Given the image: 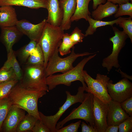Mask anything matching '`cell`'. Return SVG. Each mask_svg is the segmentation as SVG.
Wrapping results in <instances>:
<instances>
[{
	"label": "cell",
	"instance_id": "5b68a950",
	"mask_svg": "<svg viewBox=\"0 0 132 132\" xmlns=\"http://www.w3.org/2000/svg\"><path fill=\"white\" fill-rule=\"evenodd\" d=\"M72 48L70 54L64 58H61L59 56L58 48L55 51L50 57L45 68L46 77L57 72L63 73L66 72L73 67V63L78 57L96 53L85 52L76 53L74 47Z\"/></svg>",
	"mask_w": 132,
	"mask_h": 132
},
{
	"label": "cell",
	"instance_id": "4dcf8cb0",
	"mask_svg": "<svg viewBox=\"0 0 132 132\" xmlns=\"http://www.w3.org/2000/svg\"><path fill=\"white\" fill-rule=\"evenodd\" d=\"M15 80H18L15 72L12 68L0 70V84Z\"/></svg>",
	"mask_w": 132,
	"mask_h": 132
},
{
	"label": "cell",
	"instance_id": "8fae6325",
	"mask_svg": "<svg viewBox=\"0 0 132 132\" xmlns=\"http://www.w3.org/2000/svg\"><path fill=\"white\" fill-rule=\"evenodd\" d=\"M108 104L93 96V113L94 128L98 132H105L108 126L107 117Z\"/></svg>",
	"mask_w": 132,
	"mask_h": 132
},
{
	"label": "cell",
	"instance_id": "52a82bcc",
	"mask_svg": "<svg viewBox=\"0 0 132 132\" xmlns=\"http://www.w3.org/2000/svg\"><path fill=\"white\" fill-rule=\"evenodd\" d=\"M93 95L89 92L86 93L85 98L81 104L74 108L67 116L57 123L56 128L58 129L62 127L67 122L72 120L79 119L85 121L94 127V123L93 113Z\"/></svg>",
	"mask_w": 132,
	"mask_h": 132
},
{
	"label": "cell",
	"instance_id": "e575fe53",
	"mask_svg": "<svg viewBox=\"0 0 132 132\" xmlns=\"http://www.w3.org/2000/svg\"><path fill=\"white\" fill-rule=\"evenodd\" d=\"M81 122L79 120L75 123H72L64 127L56 129V132H77Z\"/></svg>",
	"mask_w": 132,
	"mask_h": 132
},
{
	"label": "cell",
	"instance_id": "60d3db41",
	"mask_svg": "<svg viewBox=\"0 0 132 132\" xmlns=\"http://www.w3.org/2000/svg\"><path fill=\"white\" fill-rule=\"evenodd\" d=\"M108 1L114 4H121L129 2L130 0H107Z\"/></svg>",
	"mask_w": 132,
	"mask_h": 132
},
{
	"label": "cell",
	"instance_id": "b9f144b4",
	"mask_svg": "<svg viewBox=\"0 0 132 132\" xmlns=\"http://www.w3.org/2000/svg\"><path fill=\"white\" fill-rule=\"evenodd\" d=\"M119 70L120 71V73L121 74V77H123L125 78H126L128 79H129L130 80H132V76H129L125 73H124L122 72L120 69Z\"/></svg>",
	"mask_w": 132,
	"mask_h": 132
},
{
	"label": "cell",
	"instance_id": "603a6c76",
	"mask_svg": "<svg viewBox=\"0 0 132 132\" xmlns=\"http://www.w3.org/2000/svg\"><path fill=\"white\" fill-rule=\"evenodd\" d=\"M7 59L0 70H5L12 68L15 71L17 79L19 81L21 78L22 70L17 59L15 51L12 50L7 53Z\"/></svg>",
	"mask_w": 132,
	"mask_h": 132
},
{
	"label": "cell",
	"instance_id": "74e56055",
	"mask_svg": "<svg viewBox=\"0 0 132 132\" xmlns=\"http://www.w3.org/2000/svg\"><path fill=\"white\" fill-rule=\"evenodd\" d=\"M82 132H98L97 130L92 126L87 125L84 122L81 124Z\"/></svg>",
	"mask_w": 132,
	"mask_h": 132
},
{
	"label": "cell",
	"instance_id": "d4e9b609",
	"mask_svg": "<svg viewBox=\"0 0 132 132\" xmlns=\"http://www.w3.org/2000/svg\"><path fill=\"white\" fill-rule=\"evenodd\" d=\"M38 43L33 40H31L27 44L22 47L15 52L20 62L24 64L27 61L31 52L36 47Z\"/></svg>",
	"mask_w": 132,
	"mask_h": 132
},
{
	"label": "cell",
	"instance_id": "83f0119b",
	"mask_svg": "<svg viewBox=\"0 0 132 132\" xmlns=\"http://www.w3.org/2000/svg\"><path fill=\"white\" fill-rule=\"evenodd\" d=\"M12 105L11 101L8 97L0 99V132H1L3 123Z\"/></svg>",
	"mask_w": 132,
	"mask_h": 132
},
{
	"label": "cell",
	"instance_id": "d6986e66",
	"mask_svg": "<svg viewBox=\"0 0 132 132\" xmlns=\"http://www.w3.org/2000/svg\"><path fill=\"white\" fill-rule=\"evenodd\" d=\"M119 5L107 1L104 4L99 5L91 13L94 19L101 20L103 18L115 14L117 11Z\"/></svg>",
	"mask_w": 132,
	"mask_h": 132
},
{
	"label": "cell",
	"instance_id": "d590c367",
	"mask_svg": "<svg viewBox=\"0 0 132 132\" xmlns=\"http://www.w3.org/2000/svg\"><path fill=\"white\" fill-rule=\"evenodd\" d=\"M122 109L129 116L132 117V96L120 103Z\"/></svg>",
	"mask_w": 132,
	"mask_h": 132
},
{
	"label": "cell",
	"instance_id": "1f68e13d",
	"mask_svg": "<svg viewBox=\"0 0 132 132\" xmlns=\"http://www.w3.org/2000/svg\"><path fill=\"white\" fill-rule=\"evenodd\" d=\"M130 17L119 22L117 25L122 28L123 31L128 35L132 42V20Z\"/></svg>",
	"mask_w": 132,
	"mask_h": 132
},
{
	"label": "cell",
	"instance_id": "7402d4cb",
	"mask_svg": "<svg viewBox=\"0 0 132 132\" xmlns=\"http://www.w3.org/2000/svg\"><path fill=\"white\" fill-rule=\"evenodd\" d=\"M91 0H77L76 10L71 19L72 22L82 19L87 21V18L91 15L88 9V5Z\"/></svg>",
	"mask_w": 132,
	"mask_h": 132
},
{
	"label": "cell",
	"instance_id": "9a60e30c",
	"mask_svg": "<svg viewBox=\"0 0 132 132\" xmlns=\"http://www.w3.org/2000/svg\"><path fill=\"white\" fill-rule=\"evenodd\" d=\"M0 28V39L8 53L13 50V45L20 40L23 34L16 25Z\"/></svg>",
	"mask_w": 132,
	"mask_h": 132
},
{
	"label": "cell",
	"instance_id": "2e32d148",
	"mask_svg": "<svg viewBox=\"0 0 132 132\" xmlns=\"http://www.w3.org/2000/svg\"><path fill=\"white\" fill-rule=\"evenodd\" d=\"M59 2L63 12L60 26L63 31L67 30L71 27V19L76 10L77 0H60Z\"/></svg>",
	"mask_w": 132,
	"mask_h": 132
},
{
	"label": "cell",
	"instance_id": "ffe728a7",
	"mask_svg": "<svg viewBox=\"0 0 132 132\" xmlns=\"http://www.w3.org/2000/svg\"><path fill=\"white\" fill-rule=\"evenodd\" d=\"M47 0H0V6H22L33 9L46 8Z\"/></svg>",
	"mask_w": 132,
	"mask_h": 132
},
{
	"label": "cell",
	"instance_id": "d6a6232c",
	"mask_svg": "<svg viewBox=\"0 0 132 132\" xmlns=\"http://www.w3.org/2000/svg\"><path fill=\"white\" fill-rule=\"evenodd\" d=\"M70 37L71 40L76 44L82 42L85 36L81 30L76 27L70 34Z\"/></svg>",
	"mask_w": 132,
	"mask_h": 132
},
{
	"label": "cell",
	"instance_id": "f1b7e54d",
	"mask_svg": "<svg viewBox=\"0 0 132 132\" xmlns=\"http://www.w3.org/2000/svg\"><path fill=\"white\" fill-rule=\"evenodd\" d=\"M15 80L0 84V99L8 97L11 90L19 82Z\"/></svg>",
	"mask_w": 132,
	"mask_h": 132
},
{
	"label": "cell",
	"instance_id": "30bf717a",
	"mask_svg": "<svg viewBox=\"0 0 132 132\" xmlns=\"http://www.w3.org/2000/svg\"><path fill=\"white\" fill-rule=\"evenodd\" d=\"M107 91L112 100L120 103L132 96V83L124 78L115 84L109 80L107 85Z\"/></svg>",
	"mask_w": 132,
	"mask_h": 132
},
{
	"label": "cell",
	"instance_id": "f35d334b",
	"mask_svg": "<svg viewBox=\"0 0 132 132\" xmlns=\"http://www.w3.org/2000/svg\"><path fill=\"white\" fill-rule=\"evenodd\" d=\"M118 125H108L105 132H118Z\"/></svg>",
	"mask_w": 132,
	"mask_h": 132
},
{
	"label": "cell",
	"instance_id": "4fadbf2b",
	"mask_svg": "<svg viewBox=\"0 0 132 132\" xmlns=\"http://www.w3.org/2000/svg\"><path fill=\"white\" fill-rule=\"evenodd\" d=\"M25 111L18 106L12 105L3 123L1 132H16L18 125L25 115Z\"/></svg>",
	"mask_w": 132,
	"mask_h": 132
},
{
	"label": "cell",
	"instance_id": "277c9868",
	"mask_svg": "<svg viewBox=\"0 0 132 132\" xmlns=\"http://www.w3.org/2000/svg\"><path fill=\"white\" fill-rule=\"evenodd\" d=\"M25 65L22 77L19 81L20 85L27 89L48 92L44 66Z\"/></svg>",
	"mask_w": 132,
	"mask_h": 132
},
{
	"label": "cell",
	"instance_id": "44dd1931",
	"mask_svg": "<svg viewBox=\"0 0 132 132\" xmlns=\"http://www.w3.org/2000/svg\"><path fill=\"white\" fill-rule=\"evenodd\" d=\"M127 18L120 17L116 20L109 21H104L101 20H97L91 18L90 16L87 18V21L89 24V26L85 32V37L93 34L96 31L97 29L99 27L106 25H110L112 27L116 24L121 21Z\"/></svg>",
	"mask_w": 132,
	"mask_h": 132
},
{
	"label": "cell",
	"instance_id": "4316f807",
	"mask_svg": "<svg viewBox=\"0 0 132 132\" xmlns=\"http://www.w3.org/2000/svg\"><path fill=\"white\" fill-rule=\"evenodd\" d=\"M70 34L64 33L61 43L58 48L59 52L61 55H66L71 53V49L76 44L71 39Z\"/></svg>",
	"mask_w": 132,
	"mask_h": 132
},
{
	"label": "cell",
	"instance_id": "e0dca14e",
	"mask_svg": "<svg viewBox=\"0 0 132 132\" xmlns=\"http://www.w3.org/2000/svg\"><path fill=\"white\" fill-rule=\"evenodd\" d=\"M46 9L48 11L47 22L55 26H60L63 12L58 0H47Z\"/></svg>",
	"mask_w": 132,
	"mask_h": 132
},
{
	"label": "cell",
	"instance_id": "484cf974",
	"mask_svg": "<svg viewBox=\"0 0 132 132\" xmlns=\"http://www.w3.org/2000/svg\"><path fill=\"white\" fill-rule=\"evenodd\" d=\"M38 119L27 113L25 115L18 125L16 132H32Z\"/></svg>",
	"mask_w": 132,
	"mask_h": 132
},
{
	"label": "cell",
	"instance_id": "ee69618b",
	"mask_svg": "<svg viewBox=\"0 0 132 132\" xmlns=\"http://www.w3.org/2000/svg\"><path fill=\"white\" fill-rule=\"evenodd\" d=\"M130 0V1L131 2H132V0Z\"/></svg>",
	"mask_w": 132,
	"mask_h": 132
},
{
	"label": "cell",
	"instance_id": "cb8c5ba5",
	"mask_svg": "<svg viewBox=\"0 0 132 132\" xmlns=\"http://www.w3.org/2000/svg\"><path fill=\"white\" fill-rule=\"evenodd\" d=\"M44 61L43 53L40 46L38 43L36 47L31 52L24 64L33 66H44Z\"/></svg>",
	"mask_w": 132,
	"mask_h": 132
},
{
	"label": "cell",
	"instance_id": "7c38bea8",
	"mask_svg": "<svg viewBox=\"0 0 132 132\" xmlns=\"http://www.w3.org/2000/svg\"><path fill=\"white\" fill-rule=\"evenodd\" d=\"M47 22L46 19H44L37 24H34L25 19L18 21L16 26L22 33L28 36L31 40L39 42Z\"/></svg>",
	"mask_w": 132,
	"mask_h": 132
},
{
	"label": "cell",
	"instance_id": "9c48e42d",
	"mask_svg": "<svg viewBox=\"0 0 132 132\" xmlns=\"http://www.w3.org/2000/svg\"><path fill=\"white\" fill-rule=\"evenodd\" d=\"M114 35L109 38L113 44L112 51L111 54L104 58L102 66L106 68L108 72L113 67L118 68L120 67L119 63L118 57L122 48L125 44V41L128 37V35L123 31H120L115 27H112Z\"/></svg>",
	"mask_w": 132,
	"mask_h": 132
},
{
	"label": "cell",
	"instance_id": "8d00e7d4",
	"mask_svg": "<svg viewBox=\"0 0 132 132\" xmlns=\"http://www.w3.org/2000/svg\"><path fill=\"white\" fill-rule=\"evenodd\" d=\"M32 132H51V131L40 120H37L32 130Z\"/></svg>",
	"mask_w": 132,
	"mask_h": 132
},
{
	"label": "cell",
	"instance_id": "8992f818",
	"mask_svg": "<svg viewBox=\"0 0 132 132\" xmlns=\"http://www.w3.org/2000/svg\"><path fill=\"white\" fill-rule=\"evenodd\" d=\"M85 88L82 86L79 87L77 94L72 95L69 91H66V99L63 105L59 108L58 111L53 115L46 116L39 111L40 120L49 129L51 132H56V126L57 122L65 112L71 106L77 102L82 103L86 95L84 93Z\"/></svg>",
	"mask_w": 132,
	"mask_h": 132
},
{
	"label": "cell",
	"instance_id": "ab89813d",
	"mask_svg": "<svg viewBox=\"0 0 132 132\" xmlns=\"http://www.w3.org/2000/svg\"><path fill=\"white\" fill-rule=\"evenodd\" d=\"M93 3L92 5L93 9L95 10L99 4H104L106 2L107 0H93Z\"/></svg>",
	"mask_w": 132,
	"mask_h": 132
},
{
	"label": "cell",
	"instance_id": "836d02e7",
	"mask_svg": "<svg viewBox=\"0 0 132 132\" xmlns=\"http://www.w3.org/2000/svg\"><path fill=\"white\" fill-rule=\"evenodd\" d=\"M119 132H132V117H130L119 125Z\"/></svg>",
	"mask_w": 132,
	"mask_h": 132
},
{
	"label": "cell",
	"instance_id": "3957f363",
	"mask_svg": "<svg viewBox=\"0 0 132 132\" xmlns=\"http://www.w3.org/2000/svg\"><path fill=\"white\" fill-rule=\"evenodd\" d=\"M64 33L60 26H55L46 22L38 42L44 53L45 68L50 57L58 48Z\"/></svg>",
	"mask_w": 132,
	"mask_h": 132
},
{
	"label": "cell",
	"instance_id": "f546056e",
	"mask_svg": "<svg viewBox=\"0 0 132 132\" xmlns=\"http://www.w3.org/2000/svg\"><path fill=\"white\" fill-rule=\"evenodd\" d=\"M118 5V10L114 16L115 18L125 15H128L132 18V2H129Z\"/></svg>",
	"mask_w": 132,
	"mask_h": 132
},
{
	"label": "cell",
	"instance_id": "7a4b0ae2",
	"mask_svg": "<svg viewBox=\"0 0 132 132\" xmlns=\"http://www.w3.org/2000/svg\"><path fill=\"white\" fill-rule=\"evenodd\" d=\"M96 55V54L95 53L92 55L85 57L75 67L62 74H53L47 77L46 82L49 90L53 89L60 85H64L69 86L72 82L79 81L82 83L86 91L87 86L85 82L83 76V68L86 64Z\"/></svg>",
	"mask_w": 132,
	"mask_h": 132
},
{
	"label": "cell",
	"instance_id": "6da1fadb",
	"mask_svg": "<svg viewBox=\"0 0 132 132\" xmlns=\"http://www.w3.org/2000/svg\"><path fill=\"white\" fill-rule=\"evenodd\" d=\"M18 82L12 89L8 97L12 105L18 106L29 114L40 120L38 107V100L46 94L47 92L27 89Z\"/></svg>",
	"mask_w": 132,
	"mask_h": 132
},
{
	"label": "cell",
	"instance_id": "ba28073f",
	"mask_svg": "<svg viewBox=\"0 0 132 132\" xmlns=\"http://www.w3.org/2000/svg\"><path fill=\"white\" fill-rule=\"evenodd\" d=\"M83 76L87 86L86 91L92 94L104 102L108 103L111 99L107 89V85L110 78L106 75L98 74L95 79L85 70L83 71Z\"/></svg>",
	"mask_w": 132,
	"mask_h": 132
},
{
	"label": "cell",
	"instance_id": "5bb4252c",
	"mask_svg": "<svg viewBox=\"0 0 132 132\" xmlns=\"http://www.w3.org/2000/svg\"><path fill=\"white\" fill-rule=\"evenodd\" d=\"M108 104L107 123L108 126L118 125L130 117L122 109L120 103L111 99Z\"/></svg>",
	"mask_w": 132,
	"mask_h": 132
},
{
	"label": "cell",
	"instance_id": "ac0fdd59",
	"mask_svg": "<svg viewBox=\"0 0 132 132\" xmlns=\"http://www.w3.org/2000/svg\"><path fill=\"white\" fill-rule=\"evenodd\" d=\"M0 27L15 26L18 21L15 9L12 6L6 5L0 7Z\"/></svg>",
	"mask_w": 132,
	"mask_h": 132
},
{
	"label": "cell",
	"instance_id": "7bdbcfd3",
	"mask_svg": "<svg viewBox=\"0 0 132 132\" xmlns=\"http://www.w3.org/2000/svg\"><path fill=\"white\" fill-rule=\"evenodd\" d=\"M1 14V12H0V15Z\"/></svg>",
	"mask_w": 132,
	"mask_h": 132
}]
</instances>
